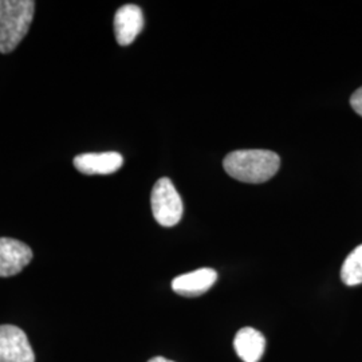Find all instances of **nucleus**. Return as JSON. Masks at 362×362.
<instances>
[{
  "label": "nucleus",
  "mask_w": 362,
  "mask_h": 362,
  "mask_svg": "<svg viewBox=\"0 0 362 362\" xmlns=\"http://www.w3.org/2000/svg\"><path fill=\"white\" fill-rule=\"evenodd\" d=\"M350 105H351L353 110L362 117V88L353 93V95L350 98Z\"/></svg>",
  "instance_id": "nucleus-11"
},
{
  "label": "nucleus",
  "mask_w": 362,
  "mask_h": 362,
  "mask_svg": "<svg viewBox=\"0 0 362 362\" xmlns=\"http://www.w3.org/2000/svg\"><path fill=\"white\" fill-rule=\"evenodd\" d=\"M35 1L0 0V52H13L26 37L34 19Z\"/></svg>",
  "instance_id": "nucleus-2"
},
{
  "label": "nucleus",
  "mask_w": 362,
  "mask_h": 362,
  "mask_svg": "<svg viewBox=\"0 0 362 362\" xmlns=\"http://www.w3.org/2000/svg\"><path fill=\"white\" fill-rule=\"evenodd\" d=\"M341 279L346 286L362 284V245L354 248L345 259L341 269Z\"/></svg>",
  "instance_id": "nucleus-10"
},
{
  "label": "nucleus",
  "mask_w": 362,
  "mask_h": 362,
  "mask_svg": "<svg viewBox=\"0 0 362 362\" xmlns=\"http://www.w3.org/2000/svg\"><path fill=\"white\" fill-rule=\"evenodd\" d=\"M216 281L218 272L214 269H199L175 278L172 281V288L182 297H199L207 293Z\"/></svg>",
  "instance_id": "nucleus-7"
},
{
  "label": "nucleus",
  "mask_w": 362,
  "mask_h": 362,
  "mask_svg": "<svg viewBox=\"0 0 362 362\" xmlns=\"http://www.w3.org/2000/svg\"><path fill=\"white\" fill-rule=\"evenodd\" d=\"M148 362H173L170 361V360H167V358H164V357H155V358H151Z\"/></svg>",
  "instance_id": "nucleus-12"
},
{
  "label": "nucleus",
  "mask_w": 362,
  "mask_h": 362,
  "mask_svg": "<svg viewBox=\"0 0 362 362\" xmlns=\"http://www.w3.org/2000/svg\"><path fill=\"white\" fill-rule=\"evenodd\" d=\"M224 170L235 180L260 184L270 180L281 167V158L272 151L243 149L226 156Z\"/></svg>",
  "instance_id": "nucleus-1"
},
{
  "label": "nucleus",
  "mask_w": 362,
  "mask_h": 362,
  "mask_svg": "<svg viewBox=\"0 0 362 362\" xmlns=\"http://www.w3.org/2000/svg\"><path fill=\"white\" fill-rule=\"evenodd\" d=\"M144 15L134 4H125L117 10L115 16V34L119 46H129L143 31Z\"/></svg>",
  "instance_id": "nucleus-6"
},
{
  "label": "nucleus",
  "mask_w": 362,
  "mask_h": 362,
  "mask_svg": "<svg viewBox=\"0 0 362 362\" xmlns=\"http://www.w3.org/2000/svg\"><path fill=\"white\" fill-rule=\"evenodd\" d=\"M0 362H35L26 333L13 325L0 326Z\"/></svg>",
  "instance_id": "nucleus-4"
},
{
  "label": "nucleus",
  "mask_w": 362,
  "mask_h": 362,
  "mask_svg": "<svg viewBox=\"0 0 362 362\" xmlns=\"http://www.w3.org/2000/svg\"><path fill=\"white\" fill-rule=\"evenodd\" d=\"M33 259V250L11 238H0V276L8 278L22 272Z\"/></svg>",
  "instance_id": "nucleus-5"
},
{
  "label": "nucleus",
  "mask_w": 362,
  "mask_h": 362,
  "mask_svg": "<svg viewBox=\"0 0 362 362\" xmlns=\"http://www.w3.org/2000/svg\"><path fill=\"white\" fill-rule=\"evenodd\" d=\"M74 167L83 175H112L122 167L124 158L117 152L83 153L73 160Z\"/></svg>",
  "instance_id": "nucleus-8"
},
{
  "label": "nucleus",
  "mask_w": 362,
  "mask_h": 362,
  "mask_svg": "<svg viewBox=\"0 0 362 362\" xmlns=\"http://www.w3.org/2000/svg\"><path fill=\"white\" fill-rule=\"evenodd\" d=\"M233 348L243 361L259 362L264 353L266 338L254 327H243L235 336Z\"/></svg>",
  "instance_id": "nucleus-9"
},
{
  "label": "nucleus",
  "mask_w": 362,
  "mask_h": 362,
  "mask_svg": "<svg viewBox=\"0 0 362 362\" xmlns=\"http://www.w3.org/2000/svg\"><path fill=\"white\" fill-rule=\"evenodd\" d=\"M152 212L156 221L163 227H173L182 216V200L173 182L168 177H161L151 194Z\"/></svg>",
  "instance_id": "nucleus-3"
}]
</instances>
